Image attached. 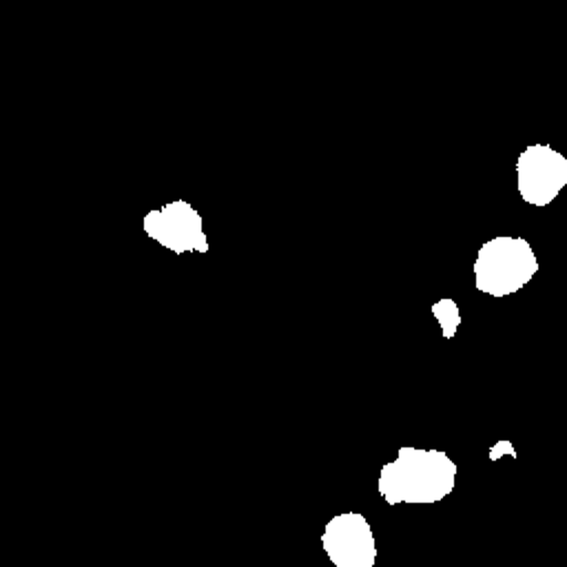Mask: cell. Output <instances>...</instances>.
Instances as JSON below:
<instances>
[{
  "instance_id": "obj_1",
  "label": "cell",
  "mask_w": 567,
  "mask_h": 567,
  "mask_svg": "<svg viewBox=\"0 0 567 567\" xmlns=\"http://www.w3.org/2000/svg\"><path fill=\"white\" fill-rule=\"evenodd\" d=\"M456 472L445 452L403 445L396 458L381 467L377 489L388 505H432L452 494Z\"/></svg>"
},
{
  "instance_id": "obj_2",
  "label": "cell",
  "mask_w": 567,
  "mask_h": 567,
  "mask_svg": "<svg viewBox=\"0 0 567 567\" xmlns=\"http://www.w3.org/2000/svg\"><path fill=\"white\" fill-rule=\"evenodd\" d=\"M538 272V259L523 237L498 235L478 248L474 261L476 288L489 297L520 290Z\"/></svg>"
},
{
  "instance_id": "obj_3",
  "label": "cell",
  "mask_w": 567,
  "mask_h": 567,
  "mask_svg": "<svg viewBox=\"0 0 567 567\" xmlns=\"http://www.w3.org/2000/svg\"><path fill=\"white\" fill-rule=\"evenodd\" d=\"M516 186L523 202L547 206L567 186V157L547 144H529L516 159Z\"/></svg>"
},
{
  "instance_id": "obj_4",
  "label": "cell",
  "mask_w": 567,
  "mask_h": 567,
  "mask_svg": "<svg viewBox=\"0 0 567 567\" xmlns=\"http://www.w3.org/2000/svg\"><path fill=\"white\" fill-rule=\"evenodd\" d=\"M142 228L153 241L177 255L208 250L204 219L186 199H175L146 213Z\"/></svg>"
},
{
  "instance_id": "obj_5",
  "label": "cell",
  "mask_w": 567,
  "mask_h": 567,
  "mask_svg": "<svg viewBox=\"0 0 567 567\" xmlns=\"http://www.w3.org/2000/svg\"><path fill=\"white\" fill-rule=\"evenodd\" d=\"M321 549L334 567H374L377 540L368 518L359 512L332 516L321 534Z\"/></svg>"
},
{
  "instance_id": "obj_6",
  "label": "cell",
  "mask_w": 567,
  "mask_h": 567,
  "mask_svg": "<svg viewBox=\"0 0 567 567\" xmlns=\"http://www.w3.org/2000/svg\"><path fill=\"white\" fill-rule=\"evenodd\" d=\"M432 312H434V317L439 319V323H441V328H443V334H445L447 339H452L454 332H456V328H458V323H461V312H458L456 303H454L452 299H441V301H436V303L432 306Z\"/></svg>"
},
{
  "instance_id": "obj_7",
  "label": "cell",
  "mask_w": 567,
  "mask_h": 567,
  "mask_svg": "<svg viewBox=\"0 0 567 567\" xmlns=\"http://www.w3.org/2000/svg\"><path fill=\"white\" fill-rule=\"evenodd\" d=\"M503 452H507V454H512V456L516 454V452L509 447V443H507V441H501V443H498V447H492V452H489V458H498Z\"/></svg>"
}]
</instances>
